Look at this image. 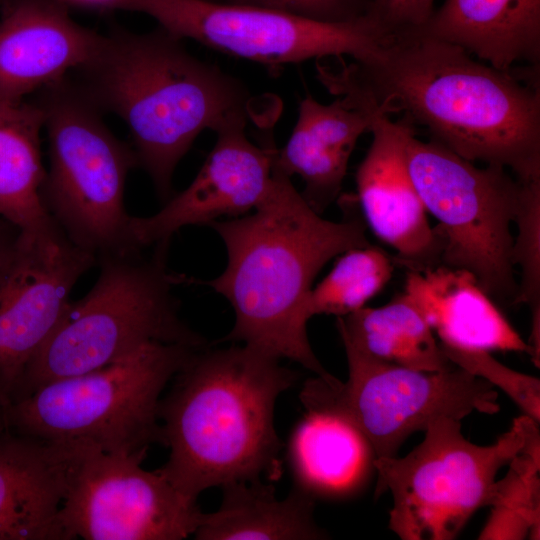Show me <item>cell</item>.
Segmentation results:
<instances>
[{
    "label": "cell",
    "mask_w": 540,
    "mask_h": 540,
    "mask_svg": "<svg viewBox=\"0 0 540 540\" xmlns=\"http://www.w3.org/2000/svg\"><path fill=\"white\" fill-rule=\"evenodd\" d=\"M218 510L202 513L198 540H314L327 538L313 517L314 498L294 487L284 499L262 480L223 485Z\"/></svg>",
    "instance_id": "7402d4cb"
},
{
    "label": "cell",
    "mask_w": 540,
    "mask_h": 540,
    "mask_svg": "<svg viewBox=\"0 0 540 540\" xmlns=\"http://www.w3.org/2000/svg\"><path fill=\"white\" fill-rule=\"evenodd\" d=\"M421 28L498 69L540 59V0H445Z\"/></svg>",
    "instance_id": "ffe728a7"
},
{
    "label": "cell",
    "mask_w": 540,
    "mask_h": 540,
    "mask_svg": "<svg viewBox=\"0 0 540 540\" xmlns=\"http://www.w3.org/2000/svg\"><path fill=\"white\" fill-rule=\"evenodd\" d=\"M97 263L53 221L20 231L0 281V407L12 403L29 363L62 319L79 278Z\"/></svg>",
    "instance_id": "4fadbf2b"
},
{
    "label": "cell",
    "mask_w": 540,
    "mask_h": 540,
    "mask_svg": "<svg viewBox=\"0 0 540 540\" xmlns=\"http://www.w3.org/2000/svg\"><path fill=\"white\" fill-rule=\"evenodd\" d=\"M523 193L514 223L512 261L520 267V282L513 304H525L531 312L528 340L530 357L540 364V177L522 179Z\"/></svg>",
    "instance_id": "4316f807"
},
{
    "label": "cell",
    "mask_w": 540,
    "mask_h": 540,
    "mask_svg": "<svg viewBox=\"0 0 540 540\" xmlns=\"http://www.w3.org/2000/svg\"><path fill=\"white\" fill-rule=\"evenodd\" d=\"M410 176L443 242L440 264L472 273L484 292L512 302L518 282L512 261L514 223L524 182L498 165L478 167L442 144L406 134Z\"/></svg>",
    "instance_id": "ba28073f"
},
{
    "label": "cell",
    "mask_w": 540,
    "mask_h": 540,
    "mask_svg": "<svg viewBox=\"0 0 540 540\" xmlns=\"http://www.w3.org/2000/svg\"><path fill=\"white\" fill-rule=\"evenodd\" d=\"M508 465L506 476L496 481L491 514L479 539H539L540 450L526 444Z\"/></svg>",
    "instance_id": "484cf974"
},
{
    "label": "cell",
    "mask_w": 540,
    "mask_h": 540,
    "mask_svg": "<svg viewBox=\"0 0 540 540\" xmlns=\"http://www.w3.org/2000/svg\"><path fill=\"white\" fill-rule=\"evenodd\" d=\"M343 204L345 219H324L273 163L269 191L252 214L209 225L227 250L223 273L207 281L176 276L177 283L207 285L229 301L235 323L223 341L243 342L327 378L306 330L312 283L331 259L370 244L352 199Z\"/></svg>",
    "instance_id": "7a4b0ae2"
},
{
    "label": "cell",
    "mask_w": 540,
    "mask_h": 540,
    "mask_svg": "<svg viewBox=\"0 0 540 540\" xmlns=\"http://www.w3.org/2000/svg\"><path fill=\"white\" fill-rule=\"evenodd\" d=\"M120 9L149 15L180 39L272 68L329 56L367 62L392 34L370 12L327 22L207 0H124Z\"/></svg>",
    "instance_id": "8fae6325"
},
{
    "label": "cell",
    "mask_w": 540,
    "mask_h": 540,
    "mask_svg": "<svg viewBox=\"0 0 540 540\" xmlns=\"http://www.w3.org/2000/svg\"><path fill=\"white\" fill-rule=\"evenodd\" d=\"M336 326L342 341L379 360L425 372H442L456 366L405 293L386 305L363 307L337 317Z\"/></svg>",
    "instance_id": "cb8c5ba5"
},
{
    "label": "cell",
    "mask_w": 540,
    "mask_h": 540,
    "mask_svg": "<svg viewBox=\"0 0 540 540\" xmlns=\"http://www.w3.org/2000/svg\"><path fill=\"white\" fill-rule=\"evenodd\" d=\"M288 456L295 487L313 498L352 494L374 461L368 441L352 422L318 409H307L295 426Z\"/></svg>",
    "instance_id": "44dd1931"
},
{
    "label": "cell",
    "mask_w": 540,
    "mask_h": 540,
    "mask_svg": "<svg viewBox=\"0 0 540 540\" xmlns=\"http://www.w3.org/2000/svg\"><path fill=\"white\" fill-rule=\"evenodd\" d=\"M403 293L442 344L530 355L528 343L467 270L439 264L420 271H407Z\"/></svg>",
    "instance_id": "d6986e66"
},
{
    "label": "cell",
    "mask_w": 540,
    "mask_h": 540,
    "mask_svg": "<svg viewBox=\"0 0 540 540\" xmlns=\"http://www.w3.org/2000/svg\"><path fill=\"white\" fill-rule=\"evenodd\" d=\"M435 0H375L370 13L390 32L421 28L433 14Z\"/></svg>",
    "instance_id": "f546056e"
},
{
    "label": "cell",
    "mask_w": 540,
    "mask_h": 540,
    "mask_svg": "<svg viewBox=\"0 0 540 540\" xmlns=\"http://www.w3.org/2000/svg\"><path fill=\"white\" fill-rule=\"evenodd\" d=\"M538 424L517 417L495 443L481 446L463 436L461 420L440 416L405 457L374 459L375 496L390 491L393 499L389 529L403 540L455 539L476 510L490 506L498 471Z\"/></svg>",
    "instance_id": "9c48e42d"
},
{
    "label": "cell",
    "mask_w": 540,
    "mask_h": 540,
    "mask_svg": "<svg viewBox=\"0 0 540 540\" xmlns=\"http://www.w3.org/2000/svg\"><path fill=\"white\" fill-rule=\"evenodd\" d=\"M225 2L274 9L319 21L338 22L359 17V0H226Z\"/></svg>",
    "instance_id": "f1b7e54d"
},
{
    "label": "cell",
    "mask_w": 540,
    "mask_h": 540,
    "mask_svg": "<svg viewBox=\"0 0 540 540\" xmlns=\"http://www.w3.org/2000/svg\"><path fill=\"white\" fill-rule=\"evenodd\" d=\"M394 265L393 257L370 244L343 252L331 271L312 288L308 316L343 317L365 307L389 282Z\"/></svg>",
    "instance_id": "d4e9b609"
},
{
    "label": "cell",
    "mask_w": 540,
    "mask_h": 540,
    "mask_svg": "<svg viewBox=\"0 0 540 540\" xmlns=\"http://www.w3.org/2000/svg\"><path fill=\"white\" fill-rule=\"evenodd\" d=\"M348 379H308L300 393L306 409L337 413L368 441L374 459L397 456L414 432L440 416L463 419L474 411L499 412L498 392L481 377L455 366L425 372L374 358L342 341Z\"/></svg>",
    "instance_id": "30bf717a"
},
{
    "label": "cell",
    "mask_w": 540,
    "mask_h": 540,
    "mask_svg": "<svg viewBox=\"0 0 540 540\" xmlns=\"http://www.w3.org/2000/svg\"><path fill=\"white\" fill-rule=\"evenodd\" d=\"M74 73L101 112L126 123L138 166L165 200L176 166L201 132L247 125L249 118L245 85L160 26L145 34L113 28Z\"/></svg>",
    "instance_id": "277c9868"
},
{
    "label": "cell",
    "mask_w": 540,
    "mask_h": 540,
    "mask_svg": "<svg viewBox=\"0 0 540 540\" xmlns=\"http://www.w3.org/2000/svg\"><path fill=\"white\" fill-rule=\"evenodd\" d=\"M372 142L356 175V201L367 228L395 251L394 263L407 271L440 264L443 242L410 176L404 121H392L374 105Z\"/></svg>",
    "instance_id": "5bb4252c"
},
{
    "label": "cell",
    "mask_w": 540,
    "mask_h": 540,
    "mask_svg": "<svg viewBox=\"0 0 540 540\" xmlns=\"http://www.w3.org/2000/svg\"><path fill=\"white\" fill-rule=\"evenodd\" d=\"M448 359L457 367L481 377L503 390L525 413L540 421V381L498 362L489 351L459 348L440 343Z\"/></svg>",
    "instance_id": "83f0119b"
},
{
    "label": "cell",
    "mask_w": 540,
    "mask_h": 540,
    "mask_svg": "<svg viewBox=\"0 0 540 540\" xmlns=\"http://www.w3.org/2000/svg\"><path fill=\"white\" fill-rule=\"evenodd\" d=\"M334 94L403 113L432 140L471 162L540 177V89L536 71L502 70L422 28L392 32L367 62L324 69Z\"/></svg>",
    "instance_id": "6da1fadb"
},
{
    "label": "cell",
    "mask_w": 540,
    "mask_h": 540,
    "mask_svg": "<svg viewBox=\"0 0 540 540\" xmlns=\"http://www.w3.org/2000/svg\"><path fill=\"white\" fill-rule=\"evenodd\" d=\"M207 1H212V2H225L226 0H207Z\"/></svg>",
    "instance_id": "d6a6232c"
},
{
    "label": "cell",
    "mask_w": 540,
    "mask_h": 540,
    "mask_svg": "<svg viewBox=\"0 0 540 540\" xmlns=\"http://www.w3.org/2000/svg\"><path fill=\"white\" fill-rule=\"evenodd\" d=\"M88 449L0 435V540H66L59 510Z\"/></svg>",
    "instance_id": "e0dca14e"
},
{
    "label": "cell",
    "mask_w": 540,
    "mask_h": 540,
    "mask_svg": "<svg viewBox=\"0 0 540 540\" xmlns=\"http://www.w3.org/2000/svg\"><path fill=\"white\" fill-rule=\"evenodd\" d=\"M279 361L248 345L204 347L174 376L159 405L170 454L157 471L185 498L197 502L211 487L279 477L274 408L297 380Z\"/></svg>",
    "instance_id": "3957f363"
},
{
    "label": "cell",
    "mask_w": 540,
    "mask_h": 540,
    "mask_svg": "<svg viewBox=\"0 0 540 540\" xmlns=\"http://www.w3.org/2000/svg\"><path fill=\"white\" fill-rule=\"evenodd\" d=\"M199 349L152 342L102 368L45 383L0 407V435L146 455L162 443L161 393Z\"/></svg>",
    "instance_id": "8992f818"
},
{
    "label": "cell",
    "mask_w": 540,
    "mask_h": 540,
    "mask_svg": "<svg viewBox=\"0 0 540 540\" xmlns=\"http://www.w3.org/2000/svg\"><path fill=\"white\" fill-rule=\"evenodd\" d=\"M4 2V0H0V5Z\"/></svg>",
    "instance_id": "836d02e7"
},
{
    "label": "cell",
    "mask_w": 540,
    "mask_h": 540,
    "mask_svg": "<svg viewBox=\"0 0 540 540\" xmlns=\"http://www.w3.org/2000/svg\"><path fill=\"white\" fill-rule=\"evenodd\" d=\"M247 125L216 133V142L193 181L148 217H131L138 248L169 242L179 229L210 225L222 216L240 217L253 210L269 191L276 147L267 139L256 146L246 136Z\"/></svg>",
    "instance_id": "9a60e30c"
},
{
    "label": "cell",
    "mask_w": 540,
    "mask_h": 540,
    "mask_svg": "<svg viewBox=\"0 0 540 540\" xmlns=\"http://www.w3.org/2000/svg\"><path fill=\"white\" fill-rule=\"evenodd\" d=\"M144 454L89 448L59 510L66 540H180L196 531L202 511L158 471L142 468Z\"/></svg>",
    "instance_id": "7c38bea8"
},
{
    "label": "cell",
    "mask_w": 540,
    "mask_h": 540,
    "mask_svg": "<svg viewBox=\"0 0 540 540\" xmlns=\"http://www.w3.org/2000/svg\"><path fill=\"white\" fill-rule=\"evenodd\" d=\"M20 229L0 216V281L16 253Z\"/></svg>",
    "instance_id": "4dcf8cb0"
},
{
    "label": "cell",
    "mask_w": 540,
    "mask_h": 540,
    "mask_svg": "<svg viewBox=\"0 0 540 540\" xmlns=\"http://www.w3.org/2000/svg\"><path fill=\"white\" fill-rule=\"evenodd\" d=\"M49 144L41 194L50 217L77 246L104 254L143 251L125 210L133 148L105 125L101 111L66 76L38 91Z\"/></svg>",
    "instance_id": "52a82bcc"
},
{
    "label": "cell",
    "mask_w": 540,
    "mask_h": 540,
    "mask_svg": "<svg viewBox=\"0 0 540 540\" xmlns=\"http://www.w3.org/2000/svg\"><path fill=\"white\" fill-rule=\"evenodd\" d=\"M0 97L21 100L84 66L103 36L76 23L60 0H4Z\"/></svg>",
    "instance_id": "2e32d148"
},
{
    "label": "cell",
    "mask_w": 540,
    "mask_h": 540,
    "mask_svg": "<svg viewBox=\"0 0 540 540\" xmlns=\"http://www.w3.org/2000/svg\"><path fill=\"white\" fill-rule=\"evenodd\" d=\"M67 6H78L82 8L97 10L120 9L123 0H60Z\"/></svg>",
    "instance_id": "1f68e13d"
},
{
    "label": "cell",
    "mask_w": 540,
    "mask_h": 540,
    "mask_svg": "<svg viewBox=\"0 0 540 540\" xmlns=\"http://www.w3.org/2000/svg\"><path fill=\"white\" fill-rule=\"evenodd\" d=\"M169 242L142 251L97 257L98 278L70 301L62 319L27 366L13 402L53 380L102 368L152 343L202 348L205 339L180 318L166 267ZM12 402V403H13Z\"/></svg>",
    "instance_id": "5b68a950"
},
{
    "label": "cell",
    "mask_w": 540,
    "mask_h": 540,
    "mask_svg": "<svg viewBox=\"0 0 540 540\" xmlns=\"http://www.w3.org/2000/svg\"><path fill=\"white\" fill-rule=\"evenodd\" d=\"M44 113L38 101L0 97V216L21 231L53 222L42 200L46 169L40 133Z\"/></svg>",
    "instance_id": "603a6c76"
},
{
    "label": "cell",
    "mask_w": 540,
    "mask_h": 540,
    "mask_svg": "<svg viewBox=\"0 0 540 540\" xmlns=\"http://www.w3.org/2000/svg\"><path fill=\"white\" fill-rule=\"evenodd\" d=\"M371 105L339 97L322 104L307 94L299 104L292 133L281 149H275L274 165L287 176L298 175L301 192L321 214L339 195L348 162L359 137L370 131Z\"/></svg>",
    "instance_id": "ac0fdd59"
}]
</instances>
